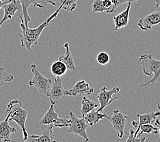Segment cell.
Here are the masks:
<instances>
[{"instance_id":"277c9868","label":"cell","mask_w":160,"mask_h":142,"mask_svg":"<svg viewBox=\"0 0 160 142\" xmlns=\"http://www.w3.org/2000/svg\"><path fill=\"white\" fill-rule=\"evenodd\" d=\"M30 69L33 74V78L28 82V85L35 87L40 94L47 96L52 86V79L43 76L35 64L31 65Z\"/></svg>"},{"instance_id":"f1b7e54d","label":"cell","mask_w":160,"mask_h":142,"mask_svg":"<svg viewBox=\"0 0 160 142\" xmlns=\"http://www.w3.org/2000/svg\"><path fill=\"white\" fill-rule=\"evenodd\" d=\"M37 1L39 5V8L41 9H45L48 4H51L53 6H56L55 0H37Z\"/></svg>"},{"instance_id":"1f68e13d","label":"cell","mask_w":160,"mask_h":142,"mask_svg":"<svg viewBox=\"0 0 160 142\" xmlns=\"http://www.w3.org/2000/svg\"><path fill=\"white\" fill-rule=\"evenodd\" d=\"M8 2V0H7V1H6L5 2H3L2 0H0V9H1L3 5H5L6 3Z\"/></svg>"},{"instance_id":"30bf717a","label":"cell","mask_w":160,"mask_h":142,"mask_svg":"<svg viewBox=\"0 0 160 142\" xmlns=\"http://www.w3.org/2000/svg\"><path fill=\"white\" fill-rule=\"evenodd\" d=\"M2 8L3 9V16L2 19L0 21V27L6 21L11 19L17 11L22 13V8L19 0H8Z\"/></svg>"},{"instance_id":"4fadbf2b","label":"cell","mask_w":160,"mask_h":142,"mask_svg":"<svg viewBox=\"0 0 160 142\" xmlns=\"http://www.w3.org/2000/svg\"><path fill=\"white\" fill-rule=\"evenodd\" d=\"M94 92V88L90 86L85 80H80L74 85L71 89L67 91V96H77L78 95L88 96Z\"/></svg>"},{"instance_id":"5b68a950","label":"cell","mask_w":160,"mask_h":142,"mask_svg":"<svg viewBox=\"0 0 160 142\" xmlns=\"http://www.w3.org/2000/svg\"><path fill=\"white\" fill-rule=\"evenodd\" d=\"M68 115H69V122L67 133L74 134L75 135L81 137L84 142H89L90 139L88 134L86 133V129L88 126L87 125L83 118H78L71 110L69 111Z\"/></svg>"},{"instance_id":"ba28073f","label":"cell","mask_w":160,"mask_h":142,"mask_svg":"<svg viewBox=\"0 0 160 142\" xmlns=\"http://www.w3.org/2000/svg\"><path fill=\"white\" fill-rule=\"evenodd\" d=\"M108 120L114 127L118 138L122 139L124 135L126 134L125 128L126 123L129 120V117L123 114L118 109H115L112 112V116Z\"/></svg>"},{"instance_id":"9a60e30c","label":"cell","mask_w":160,"mask_h":142,"mask_svg":"<svg viewBox=\"0 0 160 142\" xmlns=\"http://www.w3.org/2000/svg\"><path fill=\"white\" fill-rule=\"evenodd\" d=\"M160 115V111H152L151 113H147L144 114H138L137 116L139 119V122H138V125L136 128L135 133H134V136L136 137L138 133H139L140 128L142 125H147V124H152L154 123L155 120Z\"/></svg>"},{"instance_id":"8992f818","label":"cell","mask_w":160,"mask_h":142,"mask_svg":"<svg viewBox=\"0 0 160 142\" xmlns=\"http://www.w3.org/2000/svg\"><path fill=\"white\" fill-rule=\"evenodd\" d=\"M120 91H121L120 87H114L110 90H108L106 87H103L97 96L100 106L99 109H97V111L102 112L105 107L114 101L118 100V98L116 96V94H118Z\"/></svg>"},{"instance_id":"44dd1931","label":"cell","mask_w":160,"mask_h":142,"mask_svg":"<svg viewBox=\"0 0 160 142\" xmlns=\"http://www.w3.org/2000/svg\"><path fill=\"white\" fill-rule=\"evenodd\" d=\"M50 71L53 75L55 76L56 77L62 78V76L66 74L67 68L63 62L58 60L51 65Z\"/></svg>"},{"instance_id":"5bb4252c","label":"cell","mask_w":160,"mask_h":142,"mask_svg":"<svg viewBox=\"0 0 160 142\" xmlns=\"http://www.w3.org/2000/svg\"><path fill=\"white\" fill-rule=\"evenodd\" d=\"M132 5L135 6L132 3H128L124 11L113 17V22L114 24L113 31H117L120 29L126 27L129 24V13Z\"/></svg>"},{"instance_id":"e575fe53","label":"cell","mask_w":160,"mask_h":142,"mask_svg":"<svg viewBox=\"0 0 160 142\" xmlns=\"http://www.w3.org/2000/svg\"><path fill=\"white\" fill-rule=\"evenodd\" d=\"M0 142H3L2 140H0Z\"/></svg>"},{"instance_id":"9c48e42d","label":"cell","mask_w":160,"mask_h":142,"mask_svg":"<svg viewBox=\"0 0 160 142\" xmlns=\"http://www.w3.org/2000/svg\"><path fill=\"white\" fill-rule=\"evenodd\" d=\"M67 90L63 86L62 79L60 77H56L52 83V86L47 96L49 98L50 103H57L62 101L67 96Z\"/></svg>"},{"instance_id":"836d02e7","label":"cell","mask_w":160,"mask_h":142,"mask_svg":"<svg viewBox=\"0 0 160 142\" xmlns=\"http://www.w3.org/2000/svg\"><path fill=\"white\" fill-rule=\"evenodd\" d=\"M21 142H29V141L28 140H23L22 141H21Z\"/></svg>"},{"instance_id":"6da1fadb","label":"cell","mask_w":160,"mask_h":142,"mask_svg":"<svg viewBox=\"0 0 160 142\" xmlns=\"http://www.w3.org/2000/svg\"><path fill=\"white\" fill-rule=\"evenodd\" d=\"M61 9L62 8L59 6V8H58L56 12L53 13L49 18H47L46 21L40 25L38 27L34 29H30L25 27L22 13H18V17H19L21 21L20 27L21 29V32L19 34V38L21 40V47L26 49L28 51L32 52V46L37 45L39 41L40 36H41L43 30L52 23L54 19H56Z\"/></svg>"},{"instance_id":"484cf974","label":"cell","mask_w":160,"mask_h":142,"mask_svg":"<svg viewBox=\"0 0 160 142\" xmlns=\"http://www.w3.org/2000/svg\"><path fill=\"white\" fill-rule=\"evenodd\" d=\"M112 2V4H113V7H112V13H114L115 12V10L118 8V7L121 6L123 4H125V3H132L133 5L135 6H139L136 4V3H134L138 0H111Z\"/></svg>"},{"instance_id":"f546056e","label":"cell","mask_w":160,"mask_h":142,"mask_svg":"<svg viewBox=\"0 0 160 142\" xmlns=\"http://www.w3.org/2000/svg\"><path fill=\"white\" fill-rule=\"evenodd\" d=\"M155 126L158 127V130H159V141H160V120H158V118L155 120Z\"/></svg>"},{"instance_id":"83f0119b","label":"cell","mask_w":160,"mask_h":142,"mask_svg":"<svg viewBox=\"0 0 160 142\" xmlns=\"http://www.w3.org/2000/svg\"><path fill=\"white\" fill-rule=\"evenodd\" d=\"M134 133H135V130L130 129L129 137L127 138L126 142H144L146 140V137H135L134 136Z\"/></svg>"},{"instance_id":"4316f807","label":"cell","mask_w":160,"mask_h":142,"mask_svg":"<svg viewBox=\"0 0 160 142\" xmlns=\"http://www.w3.org/2000/svg\"><path fill=\"white\" fill-rule=\"evenodd\" d=\"M110 56H109L108 53H107L106 52H103V51L101 52L98 54L97 56V61L100 65H102V66L106 65L110 62Z\"/></svg>"},{"instance_id":"d6a6232c","label":"cell","mask_w":160,"mask_h":142,"mask_svg":"<svg viewBox=\"0 0 160 142\" xmlns=\"http://www.w3.org/2000/svg\"><path fill=\"white\" fill-rule=\"evenodd\" d=\"M157 106H158V109H159V110H160V103H157Z\"/></svg>"},{"instance_id":"ffe728a7","label":"cell","mask_w":160,"mask_h":142,"mask_svg":"<svg viewBox=\"0 0 160 142\" xmlns=\"http://www.w3.org/2000/svg\"><path fill=\"white\" fill-rule=\"evenodd\" d=\"M99 106V103L88 99V98L84 96L82 98V107L81 110H80V113H81L82 115L83 116L86 114H88V112L97 109Z\"/></svg>"},{"instance_id":"7402d4cb","label":"cell","mask_w":160,"mask_h":142,"mask_svg":"<svg viewBox=\"0 0 160 142\" xmlns=\"http://www.w3.org/2000/svg\"><path fill=\"white\" fill-rule=\"evenodd\" d=\"M60 3V8L68 12H72L77 8L78 0H55Z\"/></svg>"},{"instance_id":"cb8c5ba5","label":"cell","mask_w":160,"mask_h":142,"mask_svg":"<svg viewBox=\"0 0 160 142\" xmlns=\"http://www.w3.org/2000/svg\"><path fill=\"white\" fill-rule=\"evenodd\" d=\"M14 76L7 72L4 68L0 66V87L3 86L6 82H11L13 81Z\"/></svg>"},{"instance_id":"7c38bea8","label":"cell","mask_w":160,"mask_h":142,"mask_svg":"<svg viewBox=\"0 0 160 142\" xmlns=\"http://www.w3.org/2000/svg\"><path fill=\"white\" fill-rule=\"evenodd\" d=\"M160 24V11H155L138 21V26L142 30H150L152 27Z\"/></svg>"},{"instance_id":"ac0fdd59","label":"cell","mask_w":160,"mask_h":142,"mask_svg":"<svg viewBox=\"0 0 160 142\" xmlns=\"http://www.w3.org/2000/svg\"><path fill=\"white\" fill-rule=\"evenodd\" d=\"M64 47L66 49V51H65V53L62 56H61L58 58V60L63 62L65 66H67V70L71 71H76V68L75 66L74 63V59H73V56L71 52L70 49H69V45L68 42L64 43Z\"/></svg>"},{"instance_id":"2e32d148","label":"cell","mask_w":160,"mask_h":142,"mask_svg":"<svg viewBox=\"0 0 160 142\" xmlns=\"http://www.w3.org/2000/svg\"><path fill=\"white\" fill-rule=\"evenodd\" d=\"M16 131L15 127H11L9 125V121L7 118L0 122V140L3 142L11 141V134Z\"/></svg>"},{"instance_id":"d6986e66","label":"cell","mask_w":160,"mask_h":142,"mask_svg":"<svg viewBox=\"0 0 160 142\" xmlns=\"http://www.w3.org/2000/svg\"><path fill=\"white\" fill-rule=\"evenodd\" d=\"M21 8H22V16L24 21V25L26 27H28L29 22L31 21V18L28 13V8L31 5H33L35 7H38L39 8V5L37 0H19Z\"/></svg>"},{"instance_id":"3957f363","label":"cell","mask_w":160,"mask_h":142,"mask_svg":"<svg viewBox=\"0 0 160 142\" xmlns=\"http://www.w3.org/2000/svg\"><path fill=\"white\" fill-rule=\"evenodd\" d=\"M139 62L141 64L143 73L148 76H153L148 81L144 82L140 87H144L149 84H153L160 82V60L154 59L151 54H142L139 57Z\"/></svg>"},{"instance_id":"4dcf8cb0","label":"cell","mask_w":160,"mask_h":142,"mask_svg":"<svg viewBox=\"0 0 160 142\" xmlns=\"http://www.w3.org/2000/svg\"><path fill=\"white\" fill-rule=\"evenodd\" d=\"M154 3L155 4L156 8H159L160 7V0H154Z\"/></svg>"},{"instance_id":"e0dca14e","label":"cell","mask_w":160,"mask_h":142,"mask_svg":"<svg viewBox=\"0 0 160 142\" xmlns=\"http://www.w3.org/2000/svg\"><path fill=\"white\" fill-rule=\"evenodd\" d=\"M82 117L84 119L86 123L88 126H93L102 119L110 118L107 114H103L102 112L97 111L96 109H94V110L88 112V114H86Z\"/></svg>"},{"instance_id":"603a6c76","label":"cell","mask_w":160,"mask_h":142,"mask_svg":"<svg viewBox=\"0 0 160 142\" xmlns=\"http://www.w3.org/2000/svg\"><path fill=\"white\" fill-rule=\"evenodd\" d=\"M159 133V130L157 126H155L152 125V124H147V125H143L140 126L139 133H138L137 136L140 137L142 136V135L143 133H147V134H155L157 135Z\"/></svg>"},{"instance_id":"7a4b0ae2","label":"cell","mask_w":160,"mask_h":142,"mask_svg":"<svg viewBox=\"0 0 160 142\" xmlns=\"http://www.w3.org/2000/svg\"><path fill=\"white\" fill-rule=\"evenodd\" d=\"M6 118L9 122L13 121L20 127L23 133V140H26L29 136L25 126L28 112L23 108L22 103L19 100L10 101L6 108Z\"/></svg>"},{"instance_id":"d4e9b609","label":"cell","mask_w":160,"mask_h":142,"mask_svg":"<svg viewBox=\"0 0 160 142\" xmlns=\"http://www.w3.org/2000/svg\"><path fill=\"white\" fill-rule=\"evenodd\" d=\"M97 12H106L103 6L102 0H94L92 4V15Z\"/></svg>"},{"instance_id":"52a82bcc","label":"cell","mask_w":160,"mask_h":142,"mask_svg":"<svg viewBox=\"0 0 160 142\" xmlns=\"http://www.w3.org/2000/svg\"><path fill=\"white\" fill-rule=\"evenodd\" d=\"M55 103H51L50 107L45 115L39 122L40 125H53L55 127H67L68 126V119L60 118L58 113L54 109Z\"/></svg>"},{"instance_id":"8fae6325","label":"cell","mask_w":160,"mask_h":142,"mask_svg":"<svg viewBox=\"0 0 160 142\" xmlns=\"http://www.w3.org/2000/svg\"><path fill=\"white\" fill-rule=\"evenodd\" d=\"M53 125H42L41 135H32L28 136L27 140L29 142H57L53 135Z\"/></svg>"}]
</instances>
